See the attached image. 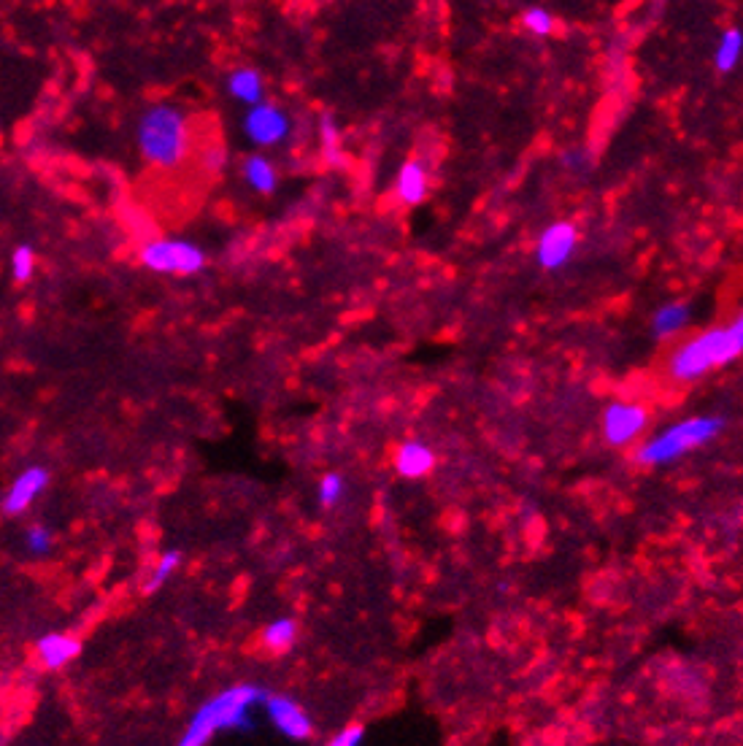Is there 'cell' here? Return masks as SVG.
Segmentation results:
<instances>
[{
  "label": "cell",
  "instance_id": "1",
  "mask_svg": "<svg viewBox=\"0 0 743 746\" xmlns=\"http://www.w3.org/2000/svg\"><path fill=\"white\" fill-rule=\"evenodd\" d=\"M743 352V317H733L725 325L700 330L671 349L665 360V373L676 384H695L716 368L735 363Z\"/></svg>",
  "mask_w": 743,
  "mask_h": 746
},
{
  "label": "cell",
  "instance_id": "2",
  "mask_svg": "<svg viewBox=\"0 0 743 746\" xmlns=\"http://www.w3.org/2000/svg\"><path fill=\"white\" fill-rule=\"evenodd\" d=\"M265 690L254 684H236L211 695L187 722L176 746H209L211 738L227 730H241L252 722L254 706H263Z\"/></svg>",
  "mask_w": 743,
  "mask_h": 746
},
{
  "label": "cell",
  "instance_id": "3",
  "mask_svg": "<svg viewBox=\"0 0 743 746\" xmlns=\"http://www.w3.org/2000/svg\"><path fill=\"white\" fill-rule=\"evenodd\" d=\"M190 117L173 103H157L138 122V149L146 163L173 171L190 155Z\"/></svg>",
  "mask_w": 743,
  "mask_h": 746
},
{
  "label": "cell",
  "instance_id": "4",
  "mask_svg": "<svg viewBox=\"0 0 743 746\" xmlns=\"http://www.w3.org/2000/svg\"><path fill=\"white\" fill-rule=\"evenodd\" d=\"M727 419L719 414H700V417H687L673 422L671 428L660 430L657 436L638 446V463L641 465H668L676 463L679 457L695 452L700 446L711 444L722 436Z\"/></svg>",
  "mask_w": 743,
  "mask_h": 746
},
{
  "label": "cell",
  "instance_id": "5",
  "mask_svg": "<svg viewBox=\"0 0 743 746\" xmlns=\"http://www.w3.org/2000/svg\"><path fill=\"white\" fill-rule=\"evenodd\" d=\"M138 257L149 271L171 273V276H195L209 263L206 252L184 238H152L141 246Z\"/></svg>",
  "mask_w": 743,
  "mask_h": 746
},
{
  "label": "cell",
  "instance_id": "6",
  "mask_svg": "<svg viewBox=\"0 0 743 746\" xmlns=\"http://www.w3.org/2000/svg\"><path fill=\"white\" fill-rule=\"evenodd\" d=\"M244 136L249 144L260 146V149H271V146L287 144L292 136V119L279 103L260 101L257 106H249L244 114Z\"/></svg>",
  "mask_w": 743,
  "mask_h": 746
},
{
  "label": "cell",
  "instance_id": "7",
  "mask_svg": "<svg viewBox=\"0 0 743 746\" xmlns=\"http://www.w3.org/2000/svg\"><path fill=\"white\" fill-rule=\"evenodd\" d=\"M646 428H649V411H646V406H641V403H608L606 409H603V417H600L603 438H606V444L614 446V449L635 444L638 438L644 436Z\"/></svg>",
  "mask_w": 743,
  "mask_h": 746
},
{
  "label": "cell",
  "instance_id": "8",
  "mask_svg": "<svg viewBox=\"0 0 743 746\" xmlns=\"http://www.w3.org/2000/svg\"><path fill=\"white\" fill-rule=\"evenodd\" d=\"M579 241V228L571 219H557L552 225H546L535 241V263L544 271H560L573 260Z\"/></svg>",
  "mask_w": 743,
  "mask_h": 746
},
{
  "label": "cell",
  "instance_id": "9",
  "mask_svg": "<svg viewBox=\"0 0 743 746\" xmlns=\"http://www.w3.org/2000/svg\"><path fill=\"white\" fill-rule=\"evenodd\" d=\"M263 709L265 717L271 722L273 728L279 730L281 736L290 738V741H309L314 736V722H311L309 711L303 709L295 698L290 695H268L265 692L263 698Z\"/></svg>",
  "mask_w": 743,
  "mask_h": 746
},
{
  "label": "cell",
  "instance_id": "10",
  "mask_svg": "<svg viewBox=\"0 0 743 746\" xmlns=\"http://www.w3.org/2000/svg\"><path fill=\"white\" fill-rule=\"evenodd\" d=\"M49 471H46L44 465H28L25 471H19L14 476V482L6 490V498H3V511L9 514V517H19V514H25V511L33 506V503L41 498L49 487Z\"/></svg>",
  "mask_w": 743,
  "mask_h": 746
},
{
  "label": "cell",
  "instance_id": "11",
  "mask_svg": "<svg viewBox=\"0 0 743 746\" xmlns=\"http://www.w3.org/2000/svg\"><path fill=\"white\" fill-rule=\"evenodd\" d=\"M82 655V638L76 633H46L36 644V663L44 671H63Z\"/></svg>",
  "mask_w": 743,
  "mask_h": 746
},
{
  "label": "cell",
  "instance_id": "12",
  "mask_svg": "<svg viewBox=\"0 0 743 746\" xmlns=\"http://www.w3.org/2000/svg\"><path fill=\"white\" fill-rule=\"evenodd\" d=\"M430 190V171L427 163L422 160H408L398 171V182H395V192H398L400 203L406 206H419L427 198Z\"/></svg>",
  "mask_w": 743,
  "mask_h": 746
},
{
  "label": "cell",
  "instance_id": "13",
  "mask_svg": "<svg viewBox=\"0 0 743 746\" xmlns=\"http://www.w3.org/2000/svg\"><path fill=\"white\" fill-rule=\"evenodd\" d=\"M395 468L406 479H422L435 468V452L422 441H406L395 452Z\"/></svg>",
  "mask_w": 743,
  "mask_h": 746
},
{
  "label": "cell",
  "instance_id": "14",
  "mask_svg": "<svg viewBox=\"0 0 743 746\" xmlns=\"http://www.w3.org/2000/svg\"><path fill=\"white\" fill-rule=\"evenodd\" d=\"M227 95L233 101L244 103L246 109L265 101V84L260 71L257 68H246V65L236 68V71L227 76Z\"/></svg>",
  "mask_w": 743,
  "mask_h": 746
},
{
  "label": "cell",
  "instance_id": "15",
  "mask_svg": "<svg viewBox=\"0 0 743 746\" xmlns=\"http://www.w3.org/2000/svg\"><path fill=\"white\" fill-rule=\"evenodd\" d=\"M689 319H692V309H689V303L673 301L665 303L660 309L654 311L652 317V333L657 341H668V338L679 336L681 330L687 328Z\"/></svg>",
  "mask_w": 743,
  "mask_h": 746
},
{
  "label": "cell",
  "instance_id": "16",
  "mask_svg": "<svg viewBox=\"0 0 743 746\" xmlns=\"http://www.w3.org/2000/svg\"><path fill=\"white\" fill-rule=\"evenodd\" d=\"M241 173H244L246 184H249L254 192H260V195H271V192L279 187V173H276V165H273L265 155H257V152L244 157V163H241Z\"/></svg>",
  "mask_w": 743,
  "mask_h": 746
},
{
  "label": "cell",
  "instance_id": "17",
  "mask_svg": "<svg viewBox=\"0 0 743 746\" xmlns=\"http://www.w3.org/2000/svg\"><path fill=\"white\" fill-rule=\"evenodd\" d=\"M743 52V33L738 28H727L719 38L714 52V65L719 73H730L738 68Z\"/></svg>",
  "mask_w": 743,
  "mask_h": 746
},
{
  "label": "cell",
  "instance_id": "18",
  "mask_svg": "<svg viewBox=\"0 0 743 746\" xmlns=\"http://www.w3.org/2000/svg\"><path fill=\"white\" fill-rule=\"evenodd\" d=\"M295 641H298V622L290 617L273 619L271 625L263 630V646L273 655L287 652Z\"/></svg>",
  "mask_w": 743,
  "mask_h": 746
},
{
  "label": "cell",
  "instance_id": "19",
  "mask_svg": "<svg viewBox=\"0 0 743 746\" xmlns=\"http://www.w3.org/2000/svg\"><path fill=\"white\" fill-rule=\"evenodd\" d=\"M319 146H322L327 163H341V128H338L333 114H322V119H319Z\"/></svg>",
  "mask_w": 743,
  "mask_h": 746
},
{
  "label": "cell",
  "instance_id": "20",
  "mask_svg": "<svg viewBox=\"0 0 743 746\" xmlns=\"http://www.w3.org/2000/svg\"><path fill=\"white\" fill-rule=\"evenodd\" d=\"M179 565H182V552H179V549H168V552H163L160 560L155 563V568H152L149 579H146L144 590L152 595V592H157L160 587H165V582L179 571Z\"/></svg>",
  "mask_w": 743,
  "mask_h": 746
},
{
  "label": "cell",
  "instance_id": "21",
  "mask_svg": "<svg viewBox=\"0 0 743 746\" xmlns=\"http://www.w3.org/2000/svg\"><path fill=\"white\" fill-rule=\"evenodd\" d=\"M33 271H36V249L30 244H19L11 255V273L19 284H25L33 279Z\"/></svg>",
  "mask_w": 743,
  "mask_h": 746
},
{
  "label": "cell",
  "instance_id": "22",
  "mask_svg": "<svg viewBox=\"0 0 743 746\" xmlns=\"http://www.w3.org/2000/svg\"><path fill=\"white\" fill-rule=\"evenodd\" d=\"M344 476L341 474H325L322 479H319V490H317V498L319 503L325 506V509H333V506H338L341 503V498H344Z\"/></svg>",
  "mask_w": 743,
  "mask_h": 746
},
{
  "label": "cell",
  "instance_id": "23",
  "mask_svg": "<svg viewBox=\"0 0 743 746\" xmlns=\"http://www.w3.org/2000/svg\"><path fill=\"white\" fill-rule=\"evenodd\" d=\"M522 25L527 28V33H533V36H552L554 33V17L552 11L541 9V6H533V9H527L522 14Z\"/></svg>",
  "mask_w": 743,
  "mask_h": 746
},
{
  "label": "cell",
  "instance_id": "24",
  "mask_svg": "<svg viewBox=\"0 0 743 746\" xmlns=\"http://www.w3.org/2000/svg\"><path fill=\"white\" fill-rule=\"evenodd\" d=\"M25 546H28L30 555H46L52 546H55V536L52 530L44 528V525H30L25 530Z\"/></svg>",
  "mask_w": 743,
  "mask_h": 746
},
{
  "label": "cell",
  "instance_id": "25",
  "mask_svg": "<svg viewBox=\"0 0 743 746\" xmlns=\"http://www.w3.org/2000/svg\"><path fill=\"white\" fill-rule=\"evenodd\" d=\"M122 219H125L127 230H130L133 236H141V238H146V241H152V238H155V225L149 222V217H146L144 211H138L130 206V209H125Z\"/></svg>",
  "mask_w": 743,
  "mask_h": 746
},
{
  "label": "cell",
  "instance_id": "26",
  "mask_svg": "<svg viewBox=\"0 0 743 746\" xmlns=\"http://www.w3.org/2000/svg\"><path fill=\"white\" fill-rule=\"evenodd\" d=\"M365 741V728L363 725H349L341 733L327 741V746H363Z\"/></svg>",
  "mask_w": 743,
  "mask_h": 746
},
{
  "label": "cell",
  "instance_id": "27",
  "mask_svg": "<svg viewBox=\"0 0 743 746\" xmlns=\"http://www.w3.org/2000/svg\"><path fill=\"white\" fill-rule=\"evenodd\" d=\"M203 165H206V171H211V173L225 171V165H227L225 149H219V146H211L209 152L203 155Z\"/></svg>",
  "mask_w": 743,
  "mask_h": 746
},
{
  "label": "cell",
  "instance_id": "28",
  "mask_svg": "<svg viewBox=\"0 0 743 746\" xmlns=\"http://www.w3.org/2000/svg\"><path fill=\"white\" fill-rule=\"evenodd\" d=\"M562 165L576 171V168H581V165H584V155H581L579 149H576V152H565V155H562Z\"/></svg>",
  "mask_w": 743,
  "mask_h": 746
}]
</instances>
